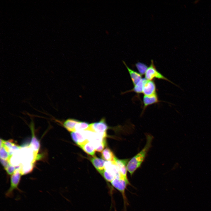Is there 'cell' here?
Instances as JSON below:
<instances>
[{
  "label": "cell",
  "instance_id": "1",
  "mask_svg": "<svg viewBox=\"0 0 211 211\" xmlns=\"http://www.w3.org/2000/svg\"><path fill=\"white\" fill-rule=\"evenodd\" d=\"M146 144L142 149L136 155L129 160L127 163V169L131 176L139 168L144 161L147 153L151 146L153 136L147 135Z\"/></svg>",
  "mask_w": 211,
  "mask_h": 211
},
{
  "label": "cell",
  "instance_id": "2",
  "mask_svg": "<svg viewBox=\"0 0 211 211\" xmlns=\"http://www.w3.org/2000/svg\"><path fill=\"white\" fill-rule=\"evenodd\" d=\"M22 176L19 169H16L11 176L10 186L5 193L6 197H13V191L15 190H17L20 192H22L18 188Z\"/></svg>",
  "mask_w": 211,
  "mask_h": 211
},
{
  "label": "cell",
  "instance_id": "3",
  "mask_svg": "<svg viewBox=\"0 0 211 211\" xmlns=\"http://www.w3.org/2000/svg\"><path fill=\"white\" fill-rule=\"evenodd\" d=\"M145 74V78L148 80L152 81L154 78L163 79L169 81L181 88L179 86L176 84L169 80L159 72L157 70L154 64L153 60L152 59L151 60L150 64L149 66L148 67Z\"/></svg>",
  "mask_w": 211,
  "mask_h": 211
},
{
  "label": "cell",
  "instance_id": "4",
  "mask_svg": "<svg viewBox=\"0 0 211 211\" xmlns=\"http://www.w3.org/2000/svg\"><path fill=\"white\" fill-rule=\"evenodd\" d=\"M108 128V126L105 119L103 118L98 122L90 124L86 130L96 133H102L106 132Z\"/></svg>",
  "mask_w": 211,
  "mask_h": 211
},
{
  "label": "cell",
  "instance_id": "5",
  "mask_svg": "<svg viewBox=\"0 0 211 211\" xmlns=\"http://www.w3.org/2000/svg\"><path fill=\"white\" fill-rule=\"evenodd\" d=\"M142 93L144 95L147 96H151L156 93V85L154 81L147 80L143 86Z\"/></svg>",
  "mask_w": 211,
  "mask_h": 211
},
{
  "label": "cell",
  "instance_id": "6",
  "mask_svg": "<svg viewBox=\"0 0 211 211\" xmlns=\"http://www.w3.org/2000/svg\"><path fill=\"white\" fill-rule=\"evenodd\" d=\"M71 135L73 141L79 146L89 141L82 131L72 132Z\"/></svg>",
  "mask_w": 211,
  "mask_h": 211
},
{
  "label": "cell",
  "instance_id": "7",
  "mask_svg": "<svg viewBox=\"0 0 211 211\" xmlns=\"http://www.w3.org/2000/svg\"><path fill=\"white\" fill-rule=\"evenodd\" d=\"M30 127L32 133V137L29 147L33 151L35 155L37 156L40 148V143L39 141L35 135L33 124V123L31 124Z\"/></svg>",
  "mask_w": 211,
  "mask_h": 211
},
{
  "label": "cell",
  "instance_id": "8",
  "mask_svg": "<svg viewBox=\"0 0 211 211\" xmlns=\"http://www.w3.org/2000/svg\"><path fill=\"white\" fill-rule=\"evenodd\" d=\"M160 101L157 93L150 96L144 95L143 98V107L142 113H143L149 106L156 103Z\"/></svg>",
  "mask_w": 211,
  "mask_h": 211
},
{
  "label": "cell",
  "instance_id": "9",
  "mask_svg": "<svg viewBox=\"0 0 211 211\" xmlns=\"http://www.w3.org/2000/svg\"><path fill=\"white\" fill-rule=\"evenodd\" d=\"M90 159L95 167L101 174L105 169V161L95 156L91 158Z\"/></svg>",
  "mask_w": 211,
  "mask_h": 211
},
{
  "label": "cell",
  "instance_id": "10",
  "mask_svg": "<svg viewBox=\"0 0 211 211\" xmlns=\"http://www.w3.org/2000/svg\"><path fill=\"white\" fill-rule=\"evenodd\" d=\"M122 62L127 69L133 85H135L142 79V75L139 73L130 69L124 61H123Z\"/></svg>",
  "mask_w": 211,
  "mask_h": 211
},
{
  "label": "cell",
  "instance_id": "11",
  "mask_svg": "<svg viewBox=\"0 0 211 211\" xmlns=\"http://www.w3.org/2000/svg\"><path fill=\"white\" fill-rule=\"evenodd\" d=\"M85 152L92 156H94L95 152V148L93 144L89 141L79 146Z\"/></svg>",
  "mask_w": 211,
  "mask_h": 211
},
{
  "label": "cell",
  "instance_id": "12",
  "mask_svg": "<svg viewBox=\"0 0 211 211\" xmlns=\"http://www.w3.org/2000/svg\"><path fill=\"white\" fill-rule=\"evenodd\" d=\"M147 79L145 78H142L138 83L136 85L134 86L133 89L129 91L124 92V93H125L134 92L137 94H139L142 93L143 87L144 84L146 82Z\"/></svg>",
  "mask_w": 211,
  "mask_h": 211
},
{
  "label": "cell",
  "instance_id": "13",
  "mask_svg": "<svg viewBox=\"0 0 211 211\" xmlns=\"http://www.w3.org/2000/svg\"><path fill=\"white\" fill-rule=\"evenodd\" d=\"M79 121L75 119H68L64 122L63 125L68 131L72 132H74L75 126Z\"/></svg>",
  "mask_w": 211,
  "mask_h": 211
},
{
  "label": "cell",
  "instance_id": "14",
  "mask_svg": "<svg viewBox=\"0 0 211 211\" xmlns=\"http://www.w3.org/2000/svg\"><path fill=\"white\" fill-rule=\"evenodd\" d=\"M101 157L103 159L108 161H115L116 158L112 151L108 148L105 149L101 152Z\"/></svg>",
  "mask_w": 211,
  "mask_h": 211
},
{
  "label": "cell",
  "instance_id": "15",
  "mask_svg": "<svg viewBox=\"0 0 211 211\" xmlns=\"http://www.w3.org/2000/svg\"><path fill=\"white\" fill-rule=\"evenodd\" d=\"M33 164H25L20 166L19 169L22 176L30 173L33 170Z\"/></svg>",
  "mask_w": 211,
  "mask_h": 211
},
{
  "label": "cell",
  "instance_id": "16",
  "mask_svg": "<svg viewBox=\"0 0 211 211\" xmlns=\"http://www.w3.org/2000/svg\"><path fill=\"white\" fill-rule=\"evenodd\" d=\"M89 124L87 122L79 121L75 126L74 132L86 130L88 128Z\"/></svg>",
  "mask_w": 211,
  "mask_h": 211
},
{
  "label": "cell",
  "instance_id": "17",
  "mask_svg": "<svg viewBox=\"0 0 211 211\" xmlns=\"http://www.w3.org/2000/svg\"><path fill=\"white\" fill-rule=\"evenodd\" d=\"M0 157L1 159L8 161L11 157L8 152L3 145L0 147Z\"/></svg>",
  "mask_w": 211,
  "mask_h": 211
},
{
  "label": "cell",
  "instance_id": "18",
  "mask_svg": "<svg viewBox=\"0 0 211 211\" xmlns=\"http://www.w3.org/2000/svg\"><path fill=\"white\" fill-rule=\"evenodd\" d=\"M135 66L139 73L142 75L145 74L148 67L145 64L140 62L136 63Z\"/></svg>",
  "mask_w": 211,
  "mask_h": 211
},
{
  "label": "cell",
  "instance_id": "19",
  "mask_svg": "<svg viewBox=\"0 0 211 211\" xmlns=\"http://www.w3.org/2000/svg\"><path fill=\"white\" fill-rule=\"evenodd\" d=\"M101 174L106 181L110 183L115 179L113 176L105 169Z\"/></svg>",
  "mask_w": 211,
  "mask_h": 211
},
{
  "label": "cell",
  "instance_id": "20",
  "mask_svg": "<svg viewBox=\"0 0 211 211\" xmlns=\"http://www.w3.org/2000/svg\"><path fill=\"white\" fill-rule=\"evenodd\" d=\"M8 175H12L16 170L15 166L12 165L10 163L4 168Z\"/></svg>",
  "mask_w": 211,
  "mask_h": 211
},
{
  "label": "cell",
  "instance_id": "21",
  "mask_svg": "<svg viewBox=\"0 0 211 211\" xmlns=\"http://www.w3.org/2000/svg\"><path fill=\"white\" fill-rule=\"evenodd\" d=\"M106 144L105 139L95 148V151L98 152H101L106 146Z\"/></svg>",
  "mask_w": 211,
  "mask_h": 211
}]
</instances>
